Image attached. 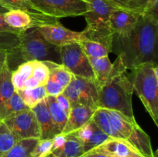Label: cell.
I'll list each match as a JSON object with an SVG mask.
<instances>
[{"mask_svg": "<svg viewBox=\"0 0 158 157\" xmlns=\"http://www.w3.org/2000/svg\"><path fill=\"white\" fill-rule=\"evenodd\" d=\"M49 70V76L44 86L48 95L57 96L63 92L72 80L73 75L62 64L45 61Z\"/></svg>", "mask_w": 158, "mask_h": 157, "instance_id": "12", "label": "cell"}, {"mask_svg": "<svg viewBox=\"0 0 158 157\" xmlns=\"http://www.w3.org/2000/svg\"><path fill=\"white\" fill-rule=\"evenodd\" d=\"M9 54L17 55L22 63L37 60L61 64L60 46H54L46 41L37 28H32L25 31L20 36L19 47L9 52Z\"/></svg>", "mask_w": 158, "mask_h": 157, "instance_id": "5", "label": "cell"}, {"mask_svg": "<svg viewBox=\"0 0 158 157\" xmlns=\"http://www.w3.org/2000/svg\"><path fill=\"white\" fill-rule=\"evenodd\" d=\"M46 101H47L49 110L52 122H53L54 126L58 134L62 133V131L67 121L68 115L65 112L64 109L60 106V105L57 103L55 96L48 95L46 97Z\"/></svg>", "mask_w": 158, "mask_h": 157, "instance_id": "24", "label": "cell"}, {"mask_svg": "<svg viewBox=\"0 0 158 157\" xmlns=\"http://www.w3.org/2000/svg\"><path fill=\"white\" fill-rule=\"evenodd\" d=\"M8 9H6V8L5 7H3L2 6L1 4H0V14H4V13H6V12H8Z\"/></svg>", "mask_w": 158, "mask_h": 157, "instance_id": "39", "label": "cell"}, {"mask_svg": "<svg viewBox=\"0 0 158 157\" xmlns=\"http://www.w3.org/2000/svg\"><path fill=\"white\" fill-rule=\"evenodd\" d=\"M63 94L69 100L71 108L77 105L97 108L99 89L94 80L73 75Z\"/></svg>", "mask_w": 158, "mask_h": 157, "instance_id": "6", "label": "cell"}, {"mask_svg": "<svg viewBox=\"0 0 158 157\" xmlns=\"http://www.w3.org/2000/svg\"><path fill=\"white\" fill-rule=\"evenodd\" d=\"M0 4L8 10L17 9V10L24 11L30 14L35 18L41 21L44 25L57 24L58 19L54 17L44 15L39 12L31 3L30 0H0Z\"/></svg>", "mask_w": 158, "mask_h": 157, "instance_id": "19", "label": "cell"}, {"mask_svg": "<svg viewBox=\"0 0 158 157\" xmlns=\"http://www.w3.org/2000/svg\"><path fill=\"white\" fill-rule=\"evenodd\" d=\"M84 1H86V0H84Z\"/></svg>", "mask_w": 158, "mask_h": 157, "instance_id": "42", "label": "cell"}, {"mask_svg": "<svg viewBox=\"0 0 158 157\" xmlns=\"http://www.w3.org/2000/svg\"><path fill=\"white\" fill-rule=\"evenodd\" d=\"M90 151L110 157H144L126 140L115 138H110Z\"/></svg>", "mask_w": 158, "mask_h": 157, "instance_id": "13", "label": "cell"}, {"mask_svg": "<svg viewBox=\"0 0 158 157\" xmlns=\"http://www.w3.org/2000/svg\"><path fill=\"white\" fill-rule=\"evenodd\" d=\"M41 13L56 18L83 15L86 12L84 0H30Z\"/></svg>", "mask_w": 158, "mask_h": 157, "instance_id": "8", "label": "cell"}, {"mask_svg": "<svg viewBox=\"0 0 158 157\" xmlns=\"http://www.w3.org/2000/svg\"><path fill=\"white\" fill-rule=\"evenodd\" d=\"M3 122L18 141L24 139H40L41 137L38 122L31 109L6 119Z\"/></svg>", "mask_w": 158, "mask_h": 157, "instance_id": "9", "label": "cell"}, {"mask_svg": "<svg viewBox=\"0 0 158 157\" xmlns=\"http://www.w3.org/2000/svg\"><path fill=\"white\" fill-rule=\"evenodd\" d=\"M134 92L158 126V64L144 63L131 69L127 75Z\"/></svg>", "mask_w": 158, "mask_h": 157, "instance_id": "2", "label": "cell"}, {"mask_svg": "<svg viewBox=\"0 0 158 157\" xmlns=\"http://www.w3.org/2000/svg\"><path fill=\"white\" fill-rule=\"evenodd\" d=\"M64 143L51 153L56 157H80L84 154L83 145L74 134L67 133Z\"/></svg>", "mask_w": 158, "mask_h": 157, "instance_id": "20", "label": "cell"}, {"mask_svg": "<svg viewBox=\"0 0 158 157\" xmlns=\"http://www.w3.org/2000/svg\"><path fill=\"white\" fill-rule=\"evenodd\" d=\"M46 41L56 46L73 42H78L84 39L83 32H75L66 29L60 22L57 24L44 25L37 28Z\"/></svg>", "mask_w": 158, "mask_h": 157, "instance_id": "11", "label": "cell"}, {"mask_svg": "<svg viewBox=\"0 0 158 157\" xmlns=\"http://www.w3.org/2000/svg\"><path fill=\"white\" fill-rule=\"evenodd\" d=\"M143 15L158 18V0H148Z\"/></svg>", "mask_w": 158, "mask_h": 157, "instance_id": "34", "label": "cell"}, {"mask_svg": "<svg viewBox=\"0 0 158 157\" xmlns=\"http://www.w3.org/2000/svg\"><path fill=\"white\" fill-rule=\"evenodd\" d=\"M0 32H12V33L18 34V35H22V34L24 32L10 27V26L6 22V21H5L4 17H3V14H0Z\"/></svg>", "mask_w": 158, "mask_h": 157, "instance_id": "36", "label": "cell"}, {"mask_svg": "<svg viewBox=\"0 0 158 157\" xmlns=\"http://www.w3.org/2000/svg\"><path fill=\"white\" fill-rule=\"evenodd\" d=\"M8 52L6 51H0V70L2 68L4 63L7 61Z\"/></svg>", "mask_w": 158, "mask_h": 157, "instance_id": "38", "label": "cell"}, {"mask_svg": "<svg viewBox=\"0 0 158 157\" xmlns=\"http://www.w3.org/2000/svg\"><path fill=\"white\" fill-rule=\"evenodd\" d=\"M45 157H56V156L54 155H52V153H49V155H47L46 156H45Z\"/></svg>", "mask_w": 158, "mask_h": 157, "instance_id": "40", "label": "cell"}, {"mask_svg": "<svg viewBox=\"0 0 158 157\" xmlns=\"http://www.w3.org/2000/svg\"><path fill=\"white\" fill-rule=\"evenodd\" d=\"M140 16L139 14L116 9L110 18V28L114 35L124 36L134 29Z\"/></svg>", "mask_w": 158, "mask_h": 157, "instance_id": "15", "label": "cell"}, {"mask_svg": "<svg viewBox=\"0 0 158 157\" xmlns=\"http://www.w3.org/2000/svg\"><path fill=\"white\" fill-rule=\"evenodd\" d=\"M89 60L95 77V83L98 89H100L107 81L112 67V63L108 56L101 58L89 57Z\"/></svg>", "mask_w": 158, "mask_h": 157, "instance_id": "21", "label": "cell"}, {"mask_svg": "<svg viewBox=\"0 0 158 157\" xmlns=\"http://www.w3.org/2000/svg\"><path fill=\"white\" fill-rule=\"evenodd\" d=\"M6 22L10 27L21 32H25L32 28H38L44 26L41 21L35 18L24 11L12 9L3 14Z\"/></svg>", "mask_w": 158, "mask_h": 157, "instance_id": "18", "label": "cell"}, {"mask_svg": "<svg viewBox=\"0 0 158 157\" xmlns=\"http://www.w3.org/2000/svg\"><path fill=\"white\" fill-rule=\"evenodd\" d=\"M86 12L83 15L88 29H109L110 18L117 8L108 0H86Z\"/></svg>", "mask_w": 158, "mask_h": 157, "instance_id": "10", "label": "cell"}, {"mask_svg": "<svg viewBox=\"0 0 158 157\" xmlns=\"http://www.w3.org/2000/svg\"><path fill=\"white\" fill-rule=\"evenodd\" d=\"M72 133L81 142L84 153L92 150L110 138L105 134L92 119Z\"/></svg>", "mask_w": 158, "mask_h": 157, "instance_id": "14", "label": "cell"}, {"mask_svg": "<svg viewBox=\"0 0 158 157\" xmlns=\"http://www.w3.org/2000/svg\"><path fill=\"white\" fill-rule=\"evenodd\" d=\"M15 91L19 94L25 105L28 106L29 109L33 108L40 102L48 96L44 86H40L34 89H23Z\"/></svg>", "mask_w": 158, "mask_h": 157, "instance_id": "27", "label": "cell"}, {"mask_svg": "<svg viewBox=\"0 0 158 157\" xmlns=\"http://www.w3.org/2000/svg\"><path fill=\"white\" fill-rule=\"evenodd\" d=\"M49 76V70L44 62L34 61L33 69L31 78H28L23 83V89H34L44 86Z\"/></svg>", "mask_w": 158, "mask_h": 157, "instance_id": "22", "label": "cell"}, {"mask_svg": "<svg viewBox=\"0 0 158 157\" xmlns=\"http://www.w3.org/2000/svg\"><path fill=\"white\" fill-rule=\"evenodd\" d=\"M117 9L143 15L148 0H108Z\"/></svg>", "mask_w": 158, "mask_h": 157, "instance_id": "30", "label": "cell"}, {"mask_svg": "<svg viewBox=\"0 0 158 157\" xmlns=\"http://www.w3.org/2000/svg\"><path fill=\"white\" fill-rule=\"evenodd\" d=\"M78 42L88 57L101 58V57L108 56V54L111 52V51L106 46L97 42L83 39Z\"/></svg>", "mask_w": 158, "mask_h": 157, "instance_id": "29", "label": "cell"}, {"mask_svg": "<svg viewBox=\"0 0 158 157\" xmlns=\"http://www.w3.org/2000/svg\"><path fill=\"white\" fill-rule=\"evenodd\" d=\"M0 122H1V120H0Z\"/></svg>", "mask_w": 158, "mask_h": 157, "instance_id": "41", "label": "cell"}, {"mask_svg": "<svg viewBox=\"0 0 158 157\" xmlns=\"http://www.w3.org/2000/svg\"><path fill=\"white\" fill-rule=\"evenodd\" d=\"M61 64L73 75L95 81L94 72L86 55L79 42L60 46Z\"/></svg>", "mask_w": 158, "mask_h": 157, "instance_id": "7", "label": "cell"}, {"mask_svg": "<svg viewBox=\"0 0 158 157\" xmlns=\"http://www.w3.org/2000/svg\"><path fill=\"white\" fill-rule=\"evenodd\" d=\"M80 157H110V156H108V155H104V154L99 153V152L89 151V152H86V153L83 154V155Z\"/></svg>", "mask_w": 158, "mask_h": 157, "instance_id": "37", "label": "cell"}, {"mask_svg": "<svg viewBox=\"0 0 158 157\" xmlns=\"http://www.w3.org/2000/svg\"><path fill=\"white\" fill-rule=\"evenodd\" d=\"M110 124V138L126 140L144 157H157L149 135L140 128L135 119L117 111L107 109Z\"/></svg>", "mask_w": 158, "mask_h": 157, "instance_id": "4", "label": "cell"}, {"mask_svg": "<svg viewBox=\"0 0 158 157\" xmlns=\"http://www.w3.org/2000/svg\"><path fill=\"white\" fill-rule=\"evenodd\" d=\"M84 39L97 42L106 46L112 52V42L114 33L109 29H90L86 28L83 31Z\"/></svg>", "mask_w": 158, "mask_h": 157, "instance_id": "28", "label": "cell"}, {"mask_svg": "<svg viewBox=\"0 0 158 157\" xmlns=\"http://www.w3.org/2000/svg\"><path fill=\"white\" fill-rule=\"evenodd\" d=\"M29 109L16 91H15L12 96L0 106V120L3 121L6 119L15 116Z\"/></svg>", "mask_w": 158, "mask_h": 157, "instance_id": "23", "label": "cell"}, {"mask_svg": "<svg viewBox=\"0 0 158 157\" xmlns=\"http://www.w3.org/2000/svg\"><path fill=\"white\" fill-rule=\"evenodd\" d=\"M34 112L38 122L41 132V139H52L56 135H59L54 126L52 117L49 110L46 98L42 100L36 106L31 109Z\"/></svg>", "mask_w": 158, "mask_h": 157, "instance_id": "16", "label": "cell"}, {"mask_svg": "<svg viewBox=\"0 0 158 157\" xmlns=\"http://www.w3.org/2000/svg\"><path fill=\"white\" fill-rule=\"evenodd\" d=\"M40 139L19 140L2 157H32V152Z\"/></svg>", "mask_w": 158, "mask_h": 157, "instance_id": "26", "label": "cell"}, {"mask_svg": "<svg viewBox=\"0 0 158 157\" xmlns=\"http://www.w3.org/2000/svg\"><path fill=\"white\" fill-rule=\"evenodd\" d=\"M133 86L126 73L106 82L99 89L97 108L117 111L135 119L132 106Z\"/></svg>", "mask_w": 158, "mask_h": 157, "instance_id": "3", "label": "cell"}, {"mask_svg": "<svg viewBox=\"0 0 158 157\" xmlns=\"http://www.w3.org/2000/svg\"><path fill=\"white\" fill-rule=\"evenodd\" d=\"M21 35L8 32H0V51L12 52L20 46Z\"/></svg>", "mask_w": 158, "mask_h": 157, "instance_id": "32", "label": "cell"}, {"mask_svg": "<svg viewBox=\"0 0 158 157\" xmlns=\"http://www.w3.org/2000/svg\"><path fill=\"white\" fill-rule=\"evenodd\" d=\"M56 99L57 103L60 105V106L64 109V111L66 112V114L69 115V112H70L71 110V106L70 104H69V100L67 99V98L62 93L60 94V95L56 96Z\"/></svg>", "mask_w": 158, "mask_h": 157, "instance_id": "35", "label": "cell"}, {"mask_svg": "<svg viewBox=\"0 0 158 157\" xmlns=\"http://www.w3.org/2000/svg\"><path fill=\"white\" fill-rule=\"evenodd\" d=\"M53 141L52 139H40L32 152V157H45L51 153Z\"/></svg>", "mask_w": 158, "mask_h": 157, "instance_id": "33", "label": "cell"}, {"mask_svg": "<svg viewBox=\"0 0 158 157\" xmlns=\"http://www.w3.org/2000/svg\"><path fill=\"white\" fill-rule=\"evenodd\" d=\"M15 91L12 82V70L6 61L0 70V106L12 96Z\"/></svg>", "mask_w": 158, "mask_h": 157, "instance_id": "25", "label": "cell"}, {"mask_svg": "<svg viewBox=\"0 0 158 157\" xmlns=\"http://www.w3.org/2000/svg\"><path fill=\"white\" fill-rule=\"evenodd\" d=\"M158 18L140 15L134 29L124 36L113 35L112 52L120 57L127 69L158 60Z\"/></svg>", "mask_w": 158, "mask_h": 157, "instance_id": "1", "label": "cell"}, {"mask_svg": "<svg viewBox=\"0 0 158 157\" xmlns=\"http://www.w3.org/2000/svg\"><path fill=\"white\" fill-rule=\"evenodd\" d=\"M96 109L97 108L89 107L83 105L73 106L62 133H71L84 126L91 119Z\"/></svg>", "mask_w": 158, "mask_h": 157, "instance_id": "17", "label": "cell"}, {"mask_svg": "<svg viewBox=\"0 0 158 157\" xmlns=\"http://www.w3.org/2000/svg\"><path fill=\"white\" fill-rule=\"evenodd\" d=\"M18 141L4 122H0V157H2Z\"/></svg>", "mask_w": 158, "mask_h": 157, "instance_id": "31", "label": "cell"}]
</instances>
